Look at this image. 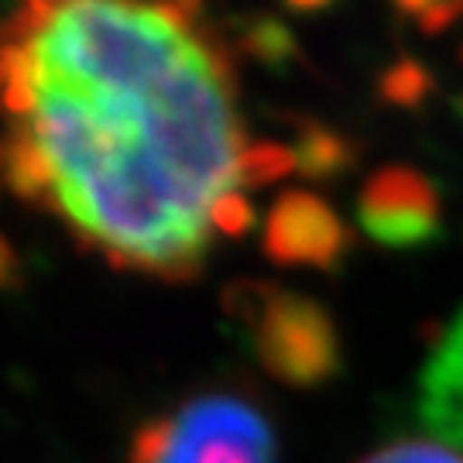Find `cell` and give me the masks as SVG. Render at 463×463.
Returning <instances> with one entry per match:
<instances>
[{
  "label": "cell",
  "instance_id": "obj_13",
  "mask_svg": "<svg viewBox=\"0 0 463 463\" xmlns=\"http://www.w3.org/2000/svg\"><path fill=\"white\" fill-rule=\"evenodd\" d=\"M145 4H151L155 11H165L168 17L183 21L189 28H199V21H203V4H206V0H145Z\"/></svg>",
  "mask_w": 463,
  "mask_h": 463
},
{
  "label": "cell",
  "instance_id": "obj_11",
  "mask_svg": "<svg viewBox=\"0 0 463 463\" xmlns=\"http://www.w3.org/2000/svg\"><path fill=\"white\" fill-rule=\"evenodd\" d=\"M361 463H463V457L457 449L436 447L426 439H402V443H388L367 453Z\"/></svg>",
  "mask_w": 463,
  "mask_h": 463
},
{
  "label": "cell",
  "instance_id": "obj_10",
  "mask_svg": "<svg viewBox=\"0 0 463 463\" xmlns=\"http://www.w3.org/2000/svg\"><path fill=\"white\" fill-rule=\"evenodd\" d=\"M288 172H296V151L285 148V145H275V141L250 145L237 158V185L279 183Z\"/></svg>",
  "mask_w": 463,
  "mask_h": 463
},
{
  "label": "cell",
  "instance_id": "obj_7",
  "mask_svg": "<svg viewBox=\"0 0 463 463\" xmlns=\"http://www.w3.org/2000/svg\"><path fill=\"white\" fill-rule=\"evenodd\" d=\"M292 151H296V172L313 183H330V179L347 175L361 158V151L347 134L333 131L330 124H319V120L298 124Z\"/></svg>",
  "mask_w": 463,
  "mask_h": 463
},
{
  "label": "cell",
  "instance_id": "obj_3",
  "mask_svg": "<svg viewBox=\"0 0 463 463\" xmlns=\"http://www.w3.org/2000/svg\"><path fill=\"white\" fill-rule=\"evenodd\" d=\"M128 463H279V436L244 392H199L172 412L145 419Z\"/></svg>",
  "mask_w": 463,
  "mask_h": 463
},
{
  "label": "cell",
  "instance_id": "obj_5",
  "mask_svg": "<svg viewBox=\"0 0 463 463\" xmlns=\"http://www.w3.org/2000/svg\"><path fill=\"white\" fill-rule=\"evenodd\" d=\"M268 261L281 268L336 271L354 248V233L330 203L306 189H285L265 216Z\"/></svg>",
  "mask_w": 463,
  "mask_h": 463
},
{
  "label": "cell",
  "instance_id": "obj_16",
  "mask_svg": "<svg viewBox=\"0 0 463 463\" xmlns=\"http://www.w3.org/2000/svg\"><path fill=\"white\" fill-rule=\"evenodd\" d=\"M292 11H302V14H313V11H323V7H330L333 0H285Z\"/></svg>",
  "mask_w": 463,
  "mask_h": 463
},
{
  "label": "cell",
  "instance_id": "obj_19",
  "mask_svg": "<svg viewBox=\"0 0 463 463\" xmlns=\"http://www.w3.org/2000/svg\"><path fill=\"white\" fill-rule=\"evenodd\" d=\"M460 59H463V49H460Z\"/></svg>",
  "mask_w": 463,
  "mask_h": 463
},
{
  "label": "cell",
  "instance_id": "obj_15",
  "mask_svg": "<svg viewBox=\"0 0 463 463\" xmlns=\"http://www.w3.org/2000/svg\"><path fill=\"white\" fill-rule=\"evenodd\" d=\"M443 0H392V7H395L398 14H405V17H426L432 11V7H439Z\"/></svg>",
  "mask_w": 463,
  "mask_h": 463
},
{
  "label": "cell",
  "instance_id": "obj_18",
  "mask_svg": "<svg viewBox=\"0 0 463 463\" xmlns=\"http://www.w3.org/2000/svg\"><path fill=\"white\" fill-rule=\"evenodd\" d=\"M457 107H460V110H463V99H457Z\"/></svg>",
  "mask_w": 463,
  "mask_h": 463
},
{
  "label": "cell",
  "instance_id": "obj_14",
  "mask_svg": "<svg viewBox=\"0 0 463 463\" xmlns=\"http://www.w3.org/2000/svg\"><path fill=\"white\" fill-rule=\"evenodd\" d=\"M17 250H14V244L0 233V288H11L17 281Z\"/></svg>",
  "mask_w": 463,
  "mask_h": 463
},
{
  "label": "cell",
  "instance_id": "obj_12",
  "mask_svg": "<svg viewBox=\"0 0 463 463\" xmlns=\"http://www.w3.org/2000/svg\"><path fill=\"white\" fill-rule=\"evenodd\" d=\"M254 223H258V213H254V206L248 203L244 193H223V196L213 203V210H210V227L220 233H227V237H244V233L254 231Z\"/></svg>",
  "mask_w": 463,
  "mask_h": 463
},
{
  "label": "cell",
  "instance_id": "obj_8",
  "mask_svg": "<svg viewBox=\"0 0 463 463\" xmlns=\"http://www.w3.org/2000/svg\"><path fill=\"white\" fill-rule=\"evenodd\" d=\"M237 52L250 62L265 66L268 72H288L302 62V49H298L292 28L271 14L248 17L237 28Z\"/></svg>",
  "mask_w": 463,
  "mask_h": 463
},
{
  "label": "cell",
  "instance_id": "obj_9",
  "mask_svg": "<svg viewBox=\"0 0 463 463\" xmlns=\"http://www.w3.org/2000/svg\"><path fill=\"white\" fill-rule=\"evenodd\" d=\"M432 90H436L432 72L412 55H402L378 76V99L398 110H419Z\"/></svg>",
  "mask_w": 463,
  "mask_h": 463
},
{
  "label": "cell",
  "instance_id": "obj_17",
  "mask_svg": "<svg viewBox=\"0 0 463 463\" xmlns=\"http://www.w3.org/2000/svg\"><path fill=\"white\" fill-rule=\"evenodd\" d=\"M0 179H4V145H0Z\"/></svg>",
  "mask_w": 463,
  "mask_h": 463
},
{
  "label": "cell",
  "instance_id": "obj_1",
  "mask_svg": "<svg viewBox=\"0 0 463 463\" xmlns=\"http://www.w3.org/2000/svg\"><path fill=\"white\" fill-rule=\"evenodd\" d=\"M0 114L32 134L49 206L114 268L189 281L237 189L231 49L145 0H21L0 28Z\"/></svg>",
  "mask_w": 463,
  "mask_h": 463
},
{
  "label": "cell",
  "instance_id": "obj_6",
  "mask_svg": "<svg viewBox=\"0 0 463 463\" xmlns=\"http://www.w3.org/2000/svg\"><path fill=\"white\" fill-rule=\"evenodd\" d=\"M419 415L463 457V309L436 340L419 381Z\"/></svg>",
  "mask_w": 463,
  "mask_h": 463
},
{
  "label": "cell",
  "instance_id": "obj_2",
  "mask_svg": "<svg viewBox=\"0 0 463 463\" xmlns=\"http://www.w3.org/2000/svg\"><path fill=\"white\" fill-rule=\"evenodd\" d=\"M223 306L244 333L254 361L279 384L319 388L340 374V330L316 298L265 281H237L227 288Z\"/></svg>",
  "mask_w": 463,
  "mask_h": 463
},
{
  "label": "cell",
  "instance_id": "obj_4",
  "mask_svg": "<svg viewBox=\"0 0 463 463\" xmlns=\"http://www.w3.org/2000/svg\"><path fill=\"white\" fill-rule=\"evenodd\" d=\"M361 231L388 250H415L443 237L439 189L412 165H384L357 196Z\"/></svg>",
  "mask_w": 463,
  "mask_h": 463
}]
</instances>
